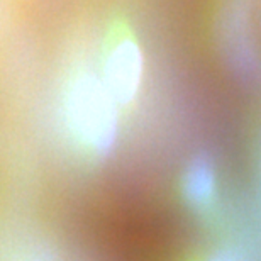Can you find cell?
<instances>
[{
	"label": "cell",
	"mask_w": 261,
	"mask_h": 261,
	"mask_svg": "<svg viewBox=\"0 0 261 261\" xmlns=\"http://www.w3.org/2000/svg\"><path fill=\"white\" fill-rule=\"evenodd\" d=\"M144 71L143 49L133 34L122 33L112 41L103 61V83L119 107H127L138 97Z\"/></svg>",
	"instance_id": "obj_2"
},
{
	"label": "cell",
	"mask_w": 261,
	"mask_h": 261,
	"mask_svg": "<svg viewBox=\"0 0 261 261\" xmlns=\"http://www.w3.org/2000/svg\"><path fill=\"white\" fill-rule=\"evenodd\" d=\"M249 0H231L224 17L226 56L234 73L244 82L259 80L261 61L246 34Z\"/></svg>",
	"instance_id": "obj_3"
},
{
	"label": "cell",
	"mask_w": 261,
	"mask_h": 261,
	"mask_svg": "<svg viewBox=\"0 0 261 261\" xmlns=\"http://www.w3.org/2000/svg\"><path fill=\"white\" fill-rule=\"evenodd\" d=\"M184 195L192 205H205L216 190V168L207 154L192 161L184 175Z\"/></svg>",
	"instance_id": "obj_4"
},
{
	"label": "cell",
	"mask_w": 261,
	"mask_h": 261,
	"mask_svg": "<svg viewBox=\"0 0 261 261\" xmlns=\"http://www.w3.org/2000/svg\"><path fill=\"white\" fill-rule=\"evenodd\" d=\"M117 103L90 68L73 73L65 92V116L71 134L98 156L114 149L119 136Z\"/></svg>",
	"instance_id": "obj_1"
},
{
	"label": "cell",
	"mask_w": 261,
	"mask_h": 261,
	"mask_svg": "<svg viewBox=\"0 0 261 261\" xmlns=\"http://www.w3.org/2000/svg\"><path fill=\"white\" fill-rule=\"evenodd\" d=\"M208 261H239V259L234 256L232 253H221V254H217V256H214L212 259H208Z\"/></svg>",
	"instance_id": "obj_5"
}]
</instances>
